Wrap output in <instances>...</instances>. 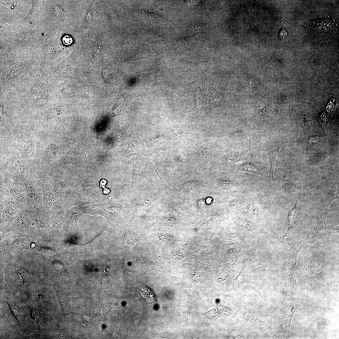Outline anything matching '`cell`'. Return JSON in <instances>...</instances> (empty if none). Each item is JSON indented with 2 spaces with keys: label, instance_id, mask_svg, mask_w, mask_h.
Returning <instances> with one entry per match:
<instances>
[{
  "label": "cell",
  "instance_id": "18",
  "mask_svg": "<svg viewBox=\"0 0 339 339\" xmlns=\"http://www.w3.org/2000/svg\"><path fill=\"white\" fill-rule=\"evenodd\" d=\"M285 189L289 192L295 191L299 189L298 187L293 184L287 183L285 187Z\"/></svg>",
  "mask_w": 339,
  "mask_h": 339
},
{
  "label": "cell",
  "instance_id": "1",
  "mask_svg": "<svg viewBox=\"0 0 339 339\" xmlns=\"http://www.w3.org/2000/svg\"><path fill=\"white\" fill-rule=\"evenodd\" d=\"M49 86L40 75L29 77L26 82L14 92L17 94V102L24 103L35 109L47 110L52 102Z\"/></svg>",
  "mask_w": 339,
  "mask_h": 339
},
{
  "label": "cell",
  "instance_id": "16",
  "mask_svg": "<svg viewBox=\"0 0 339 339\" xmlns=\"http://www.w3.org/2000/svg\"><path fill=\"white\" fill-rule=\"evenodd\" d=\"M45 154L48 160L52 159L55 157L56 153V148L53 145L51 144L48 146L46 150Z\"/></svg>",
  "mask_w": 339,
  "mask_h": 339
},
{
  "label": "cell",
  "instance_id": "14",
  "mask_svg": "<svg viewBox=\"0 0 339 339\" xmlns=\"http://www.w3.org/2000/svg\"><path fill=\"white\" fill-rule=\"evenodd\" d=\"M137 233H133L130 231V232L128 234L126 238V243L128 246L130 247L133 245L134 243L136 242H138L143 245L137 239Z\"/></svg>",
  "mask_w": 339,
  "mask_h": 339
},
{
  "label": "cell",
  "instance_id": "11",
  "mask_svg": "<svg viewBox=\"0 0 339 339\" xmlns=\"http://www.w3.org/2000/svg\"><path fill=\"white\" fill-rule=\"evenodd\" d=\"M11 167L13 171L16 176H19L23 172V169L21 161L16 157L12 159Z\"/></svg>",
  "mask_w": 339,
  "mask_h": 339
},
{
  "label": "cell",
  "instance_id": "20",
  "mask_svg": "<svg viewBox=\"0 0 339 339\" xmlns=\"http://www.w3.org/2000/svg\"><path fill=\"white\" fill-rule=\"evenodd\" d=\"M106 12L110 16L111 20L113 22H116V15L112 11L107 10Z\"/></svg>",
  "mask_w": 339,
  "mask_h": 339
},
{
  "label": "cell",
  "instance_id": "22",
  "mask_svg": "<svg viewBox=\"0 0 339 339\" xmlns=\"http://www.w3.org/2000/svg\"><path fill=\"white\" fill-rule=\"evenodd\" d=\"M201 25V24L199 22H194L190 26L191 29H197L199 28V27Z\"/></svg>",
  "mask_w": 339,
  "mask_h": 339
},
{
  "label": "cell",
  "instance_id": "7",
  "mask_svg": "<svg viewBox=\"0 0 339 339\" xmlns=\"http://www.w3.org/2000/svg\"><path fill=\"white\" fill-rule=\"evenodd\" d=\"M20 209L19 206L14 203H8L5 204L3 208V218L6 221L11 219Z\"/></svg>",
  "mask_w": 339,
  "mask_h": 339
},
{
  "label": "cell",
  "instance_id": "8",
  "mask_svg": "<svg viewBox=\"0 0 339 339\" xmlns=\"http://www.w3.org/2000/svg\"><path fill=\"white\" fill-rule=\"evenodd\" d=\"M144 195L139 204L140 206L145 208L148 207L158 197V194L155 191L145 192Z\"/></svg>",
  "mask_w": 339,
  "mask_h": 339
},
{
  "label": "cell",
  "instance_id": "19",
  "mask_svg": "<svg viewBox=\"0 0 339 339\" xmlns=\"http://www.w3.org/2000/svg\"><path fill=\"white\" fill-rule=\"evenodd\" d=\"M92 18V12L91 9L90 8L88 11L87 13L85 18V21L86 24L90 22Z\"/></svg>",
  "mask_w": 339,
  "mask_h": 339
},
{
  "label": "cell",
  "instance_id": "9",
  "mask_svg": "<svg viewBox=\"0 0 339 339\" xmlns=\"http://www.w3.org/2000/svg\"><path fill=\"white\" fill-rule=\"evenodd\" d=\"M29 307L30 311L31 318L39 326L43 324L44 322V318L38 310L32 305H30Z\"/></svg>",
  "mask_w": 339,
  "mask_h": 339
},
{
  "label": "cell",
  "instance_id": "15",
  "mask_svg": "<svg viewBox=\"0 0 339 339\" xmlns=\"http://www.w3.org/2000/svg\"><path fill=\"white\" fill-rule=\"evenodd\" d=\"M38 296L45 302L49 303L51 301V296L49 291L45 288L42 289Z\"/></svg>",
  "mask_w": 339,
  "mask_h": 339
},
{
  "label": "cell",
  "instance_id": "21",
  "mask_svg": "<svg viewBox=\"0 0 339 339\" xmlns=\"http://www.w3.org/2000/svg\"><path fill=\"white\" fill-rule=\"evenodd\" d=\"M287 33L284 29H283L280 32L279 37L281 39H284L287 37Z\"/></svg>",
  "mask_w": 339,
  "mask_h": 339
},
{
  "label": "cell",
  "instance_id": "17",
  "mask_svg": "<svg viewBox=\"0 0 339 339\" xmlns=\"http://www.w3.org/2000/svg\"><path fill=\"white\" fill-rule=\"evenodd\" d=\"M337 192H336L335 190L331 191L329 193V196L327 198L326 205L327 206H328L332 200L336 198H337Z\"/></svg>",
  "mask_w": 339,
  "mask_h": 339
},
{
  "label": "cell",
  "instance_id": "10",
  "mask_svg": "<svg viewBox=\"0 0 339 339\" xmlns=\"http://www.w3.org/2000/svg\"><path fill=\"white\" fill-rule=\"evenodd\" d=\"M6 302L9 307V309L11 311L12 315L19 323H20L21 317L18 306L12 300L7 299Z\"/></svg>",
  "mask_w": 339,
  "mask_h": 339
},
{
  "label": "cell",
  "instance_id": "24",
  "mask_svg": "<svg viewBox=\"0 0 339 339\" xmlns=\"http://www.w3.org/2000/svg\"><path fill=\"white\" fill-rule=\"evenodd\" d=\"M3 272L2 271H1V270L0 279H1H1H2L3 278Z\"/></svg>",
  "mask_w": 339,
  "mask_h": 339
},
{
  "label": "cell",
  "instance_id": "2",
  "mask_svg": "<svg viewBox=\"0 0 339 339\" xmlns=\"http://www.w3.org/2000/svg\"><path fill=\"white\" fill-rule=\"evenodd\" d=\"M23 188L31 203L35 207L40 209L42 207L43 191L32 180L25 178L22 183Z\"/></svg>",
  "mask_w": 339,
  "mask_h": 339
},
{
  "label": "cell",
  "instance_id": "13",
  "mask_svg": "<svg viewBox=\"0 0 339 339\" xmlns=\"http://www.w3.org/2000/svg\"><path fill=\"white\" fill-rule=\"evenodd\" d=\"M23 150L27 155L31 154L34 150V145L31 138H28L25 140L23 146Z\"/></svg>",
  "mask_w": 339,
  "mask_h": 339
},
{
  "label": "cell",
  "instance_id": "5",
  "mask_svg": "<svg viewBox=\"0 0 339 339\" xmlns=\"http://www.w3.org/2000/svg\"><path fill=\"white\" fill-rule=\"evenodd\" d=\"M237 170L243 171L264 176L262 168L257 162L248 160L244 161L237 167Z\"/></svg>",
  "mask_w": 339,
  "mask_h": 339
},
{
  "label": "cell",
  "instance_id": "6",
  "mask_svg": "<svg viewBox=\"0 0 339 339\" xmlns=\"http://www.w3.org/2000/svg\"><path fill=\"white\" fill-rule=\"evenodd\" d=\"M42 191L43 201L44 206L49 209L53 207L56 202V196L47 185L43 186Z\"/></svg>",
  "mask_w": 339,
  "mask_h": 339
},
{
  "label": "cell",
  "instance_id": "3",
  "mask_svg": "<svg viewBox=\"0 0 339 339\" xmlns=\"http://www.w3.org/2000/svg\"><path fill=\"white\" fill-rule=\"evenodd\" d=\"M284 142L280 139H276L271 142L267 149V152L270 160V169L268 180L270 183H274L275 180L273 176L274 166L276 157L282 145Z\"/></svg>",
  "mask_w": 339,
  "mask_h": 339
},
{
  "label": "cell",
  "instance_id": "4",
  "mask_svg": "<svg viewBox=\"0 0 339 339\" xmlns=\"http://www.w3.org/2000/svg\"><path fill=\"white\" fill-rule=\"evenodd\" d=\"M8 189L11 196L19 205L30 207L31 202L22 186L15 184L10 186Z\"/></svg>",
  "mask_w": 339,
  "mask_h": 339
},
{
  "label": "cell",
  "instance_id": "12",
  "mask_svg": "<svg viewBox=\"0 0 339 339\" xmlns=\"http://www.w3.org/2000/svg\"><path fill=\"white\" fill-rule=\"evenodd\" d=\"M16 272L20 275L23 279V284L29 285L31 281V278L28 271L26 269L16 267Z\"/></svg>",
  "mask_w": 339,
  "mask_h": 339
},
{
  "label": "cell",
  "instance_id": "23",
  "mask_svg": "<svg viewBox=\"0 0 339 339\" xmlns=\"http://www.w3.org/2000/svg\"><path fill=\"white\" fill-rule=\"evenodd\" d=\"M94 46H95V49L96 51H98V52H99L100 50V46L99 43H97V42H96L94 45Z\"/></svg>",
  "mask_w": 339,
  "mask_h": 339
}]
</instances>
